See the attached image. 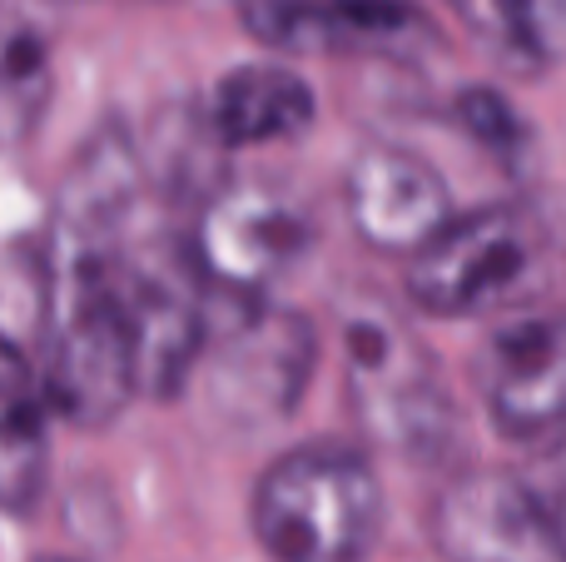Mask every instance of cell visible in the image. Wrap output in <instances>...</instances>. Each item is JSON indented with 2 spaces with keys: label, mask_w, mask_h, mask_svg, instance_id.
<instances>
[{
  "label": "cell",
  "mask_w": 566,
  "mask_h": 562,
  "mask_svg": "<svg viewBox=\"0 0 566 562\" xmlns=\"http://www.w3.org/2000/svg\"><path fill=\"white\" fill-rule=\"evenodd\" d=\"M45 244V384L50 414L70 418L80 428H105L129 408V398L145 394L139 374V334L125 294V254L129 249H75Z\"/></svg>",
  "instance_id": "1"
},
{
  "label": "cell",
  "mask_w": 566,
  "mask_h": 562,
  "mask_svg": "<svg viewBox=\"0 0 566 562\" xmlns=\"http://www.w3.org/2000/svg\"><path fill=\"white\" fill-rule=\"evenodd\" d=\"M382 518L378 464L343 438L283 448L254 483V538L269 562H368Z\"/></svg>",
  "instance_id": "2"
},
{
  "label": "cell",
  "mask_w": 566,
  "mask_h": 562,
  "mask_svg": "<svg viewBox=\"0 0 566 562\" xmlns=\"http://www.w3.org/2000/svg\"><path fill=\"white\" fill-rule=\"evenodd\" d=\"M557 229L527 199H497L458 215L418 259L408 299L432 319H492L522 309L552 284Z\"/></svg>",
  "instance_id": "3"
},
{
  "label": "cell",
  "mask_w": 566,
  "mask_h": 562,
  "mask_svg": "<svg viewBox=\"0 0 566 562\" xmlns=\"http://www.w3.org/2000/svg\"><path fill=\"white\" fill-rule=\"evenodd\" d=\"M343 388L363 434L408 464H438L458 438V404L438 354L378 299L343 309Z\"/></svg>",
  "instance_id": "4"
},
{
  "label": "cell",
  "mask_w": 566,
  "mask_h": 562,
  "mask_svg": "<svg viewBox=\"0 0 566 562\" xmlns=\"http://www.w3.org/2000/svg\"><path fill=\"white\" fill-rule=\"evenodd\" d=\"M313 354L318 339L303 314L279 309L274 299L224 304V314L209 319V344L199 358L209 414L234 434L283 424L313 378Z\"/></svg>",
  "instance_id": "5"
},
{
  "label": "cell",
  "mask_w": 566,
  "mask_h": 562,
  "mask_svg": "<svg viewBox=\"0 0 566 562\" xmlns=\"http://www.w3.org/2000/svg\"><path fill=\"white\" fill-rule=\"evenodd\" d=\"M313 249V215L293 189L269 179H234L199 199L189 219V259L209 294L224 304H259Z\"/></svg>",
  "instance_id": "6"
},
{
  "label": "cell",
  "mask_w": 566,
  "mask_h": 562,
  "mask_svg": "<svg viewBox=\"0 0 566 562\" xmlns=\"http://www.w3.org/2000/svg\"><path fill=\"white\" fill-rule=\"evenodd\" d=\"M244 25L283 55L418 65L442 45L428 10L412 0H244Z\"/></svg>",
  "instance_id": "7"
},
{
  "label": "cell",
  "mask_w": 566,
  "mask_h": 562,
  "mask_svg": "<svg viewBox=\"0 0 566 562\" xmlns=\"http://www.w3.org/2000/svg\"><path fill=\"white\" fill-rule=\"evenodd\" d=\"M428 533L448 562H566L552 503L497 468H472L438 488Z\"/></svg>",
  "instance_id": "8"
},
{
  "label": "cell",
  "mask_w": 566,
  "mask_h": 562,
  "mask_svg": "<svg viewBox=\"0 0 566 562\" xmlns=\"http://www.w3.org/2000/svg\"><path fill=\"white\" fill-rule=\"evenodd\" d=\"M478 398L512 444L566 434V309H532L492 329L478 354Z\"/></svg>",
  "instance_id": "9"
},
{
  "label": "cell",
  "mask_w": 566,
  "mask_h": 562,
  "mask_svg": "<svg viewBox=\"0 0 566 562\" xmlns=\"http://www.w3.org/2000/svg\"><path fill=\"white\" fill-rule=\"evenodd\" d=\"M343 199H348L353 235L378 254L402 259H418L458 219L442 169L418 149L388 145V139H373L353 155Z\"/></svg>",
  "instance_id": "10"
},
{
  "label": "cell",
  "mask_w": 566,
  "mask_h": 562,
  "mask_svg": "<svg viewBox=\"0 0 566 562\" xmlns=\"http://www.w3.org/2000/svg\"><path fill=\"white\" fill-rule=\"evenodd\" d=\"M313 115H318V95L298 70L254 60V65H234L219 80L205 119L209 135L224 149H259L303 135Z\"/></svg>",
  "instance_id": "11"
},
{
  "label": "cell",
  "mask_w": 566,
  "mask_h": 562,
  "mask_svg": "<svg viewBox=\"0 0 566 562\" xmlns=\"http://www.w3.org/2000/svg\"><path fill=\"white\" fill-rule=\"evenodd\" d=\"M50 398L25 348L0 334V513L25 518L50 478Z\"/></svg>",
  "instance_id": "12"
},
{
  "label": "cell",
  "mask_w": 566,
  "mask_h": 562,
  "mask_svg": "<svg viewBox=\"0 0 566 562\" xmlns=\"http://www.w3.org/2000/svg\"><path fill=\"white\" fill-rule=\"evenodd\" d=\"M507 75H542L566 50V0H442Z\"/></svg>",
  "instance_id": "13"
},
{
  "label": "cell",
  "mask_w": 566,
  "mask_h": 562,
  "mask_svg": "<svg viewBox=\"0 0 566 562\" xmlns=\"http://www.w3.org/2000/svg\"><path fill=\"white\" fill-rule=\"evenodd\" d=\"M452 115H458V125L468 129L478 145L497 149V155H512L522 139V125H517V115H512V105L502 95H492V90H462Z\"/></svg>",
  "instance_id": "14"
},
{
  "label": "cell",
  "mask_w": 566,
  "mask_h": 562,
  "mask_svg": "<svg viewBox=\"0 0 566 562\" xmlns=\"http://www.w3.org/2000/svg\"><path fill=\"white\" fill-rule=\"evenodd\" d=\"M547 503H552V518H557V528H562V543H566V473L557 478V493H552Z\"/></svg>",
  "instance_id": "15"
},
{
  "label": "cell",
  "mask_w": 566,
  "mask_h": 562,
  "mask_svg": "<svg viewBox=\"0 0 566 562\" xmlns=\"http://www.w3.org/2000/svg\"><path fill=\"white\" fill-rule=\"evenodd\" d=\"M40 562H75V558H40Z\"/></svg>",
  "instance_id": "16"
}]
</instances>
